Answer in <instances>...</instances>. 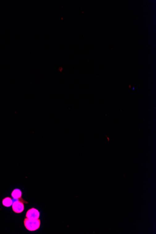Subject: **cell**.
Wrapping results in <instances>:
<instances>
[{
  "instance_id": "cell-1",
  "label": "cell",
  "mask_w": 156,
  "mask_h": 234,
  "mask_svg": "<svg viewBox=\"0 0 156 234\" xmlns=\"http://www.w3.org/2000/svg\"><path fill=\"white\" fill-rule=\"evenodd\" d=\"M24 224L26 229L29 231H35L40 228V219H30L25 218L24 220Z\"/></svg>"
},
{
  "instance_id": "cell-2",
  "label": "cell",
  "mask_w": 156,
  "mask_h": 234,
  "mask_svg": "<svg viewBox=\"0 0 156 234\" xmlns=\"http://www.w3.org/2000/svg\"><path fill=\"white\" fill-rule=\"evenodd\" d=\"M23 199H17L16 201H15L12 204V209L14 212L16 213H21L24 210V206L23 204Z\"/></svg>"
},
{
  "instance_id": "cell-3",
  "label": "cell",
  "mask_w": 156,
  "mask_h": 234,
  "mask_svg": "<svg viewBox=\"0 0 156 234\" xmlns=\"http://www.w3.org/2000/svg\"><path fill=\"white\" fill-rule=\"evenodd\" d=\"M40 216V212L37 209L34 208L29 209L26 214V218L30 219H38Z\"/></svg>"
},
{
  "instance_id": "cell-4",
  "label": "cell",
  "mask_w": 156,
  "mask_h": 234,
  "mask_svg": "<svg viewBox=\"0 0 156 234\" xmlns=\"http://www.w3.org/2000/svg\"><path fill=\"white\" fill-rule=\"evenodd\" d=\"M22 194V193L20 189H15L12 192L11 196L15 200H17L21 198Z\"/></svg>"
},
{
  "instance_id": "cell-5",
  "label": "cell",
  "mask_w": 156,
  "mask_h": 234,
  "mask_svg": "<svg viewBox=\"0 0 156 234\" xmlns=\"http://www.w3.org/2000/svg\"><path fill=\"white\" fill-rule=\"evenodd\" d=\"M13 202L11 198L10 197H6L2 200V204L6 207H10L12 205Z\"/></svg>"
}]
</instances>
